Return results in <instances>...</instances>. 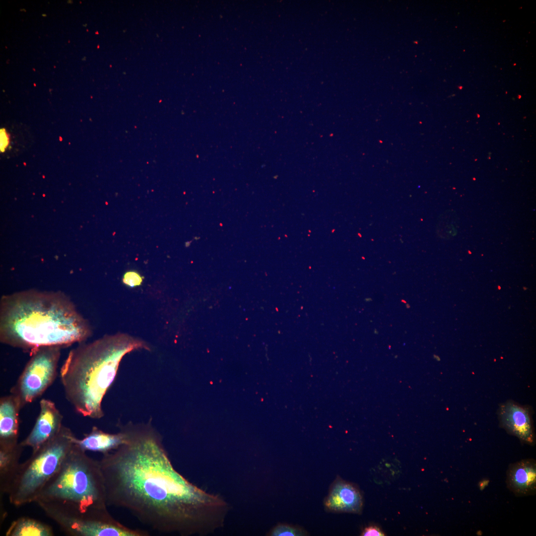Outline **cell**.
<instances>
[{
	"label": "cell",
	"mask_w": 536,
	"mask_h": 536,
	"mask_svg": "<svg viewBox=\"0 0 536 536\" xmlns=\"http://www.w3.org/2000/svg\"><path fill=\"white\" fill-rule=\"evenodd\" d=\"M34 503L59 527L109 513L99 461L73 443Z\"/></svg>",
	"instance_id": "4"
},
{
	"label": "cell",
	"mask_w": 536,
	"mask_h": 536,
	"mask_svg": "<svg viewBox=\"0 0 536 536\" xmlns=\"http://www.w3.org/2000/svg\"><path fill=\"white\" fill-rule=\"evenodd\" d=\"M126 441V432L121 427L118 433H109L93 426L90 432L84 434L82 439H78L75 436L73 438V443L83 451L100 452L103 454L117 449Z\"/></svg>",
	"instance_id": "12"
},
{
	"label": "cell",
	"mask_w": 536,
	"mask_h": 536,
	"mask_svg": "<svg viewBox=\"0 0 536 536\" xmlns=\"http://www.w3.org/2000/svg\"><path fill=\"white\" fill-rule=\"evenodd\" d=\"M91 327L69 297L60 290L25 289L0 300V341L29 353L43 347L85 342Z\"/></svg>",
	"instance_id": "2"
},
{
	"label": "cell",
	"mask_w": 536,
	"mask_h": 536,
	"mask_svg": "<svg viewBox=\"0 0 536 536\" xmlns=\"http://www.w3.org/2000/svg\"><path fill=\"white\" fill-rule=\"evenodd\" d=\"M123 281L126 285L133 287L140 285L142 281V278L138 273L130 271L125 273Z\"/></svg>",
	"instance_id": "15"
},
{
	"label": "cell",
	"mask_w": 536,
	"mask_h": 536,
	"mask_svg": "<svg viewBox=\"0 0 536 536\" xmlns=\"http://www.w3.org/2000/svg\"><path fill=\"white\" fill-rule=\"evenodd\" d=\"M363 503L359 490L340 478L336 479L332 484L324 501L326 509L330 511L356 514L361 513Z\"/></svg>",
	"instance_id": "10"
},
{
	"label": "cell",
	"mask_w": 536,
	"mask_h": 536,
	"mask_svg": "<svg viewBox=\"0 0 536 536\" xmlns=\"http://www.w3.org/2000/svg\"><path fill=\"white\" fill-rule=\"evenodd\" d=\"M121 427L126 442L98 461L108 506L125 509L161 533L205 536L224 526L228 504L175 469L150 423Z\"/></svg>",
	"instance_id": "1"
},
{
	"label": "cell",
	"mask_w": 536,
	"mask_h": 536,
	"mask_svg": "<svg viewBox=\"0 0 536 536\" xmlns=\"http://www.w3.org/2000/svg\"><path fill=\"white\" fill-rule=\"evenodd\" d=\"M508 488L515 495L534 494L536 490V463L534 459H524L509 467L506 475Z\"/></svg>",
	"instance_id": "11"
},
{
	"label": "cell",
	"mask_w": 536,
	"mask_h": 536,
	"mask_svg": "<svg viewBox=\"0 0 536 536\" xmlns=\"http://www.w3.org/2000/svg\"><path fill=\"white\" fill-rule=\"evenodd\" d=\"M74 436L70 429L63 425L55 437L20 464L7 494L12 505L18 507L34 503L72 448Z\"/></svg>",
	"instance_id": "5"
},
{
	"label": "cell",
	"mask_w": 536,
	"mask_h": 536,
	"mask_svg": "<svg viewBox=\"0 0 536 536\" xmlns=\"http://www.w3.org/2000/svg\"><path fill=\"white\" fill-rule=\"evenodd\" d=\"M40 412L35 423L28 436L20 443L35 452L43 444L55 437L63 425V416L55 403L51 400L40 401Z\"/></svg>",
	"instance_id": "7"
},
{
	"label": "cell",
	"mask_w": 536,
	"mask_h": 536,
	"mask_svg": "<svg viewBox=\"0 0 536 536\" xmlns=\"http://www.w3.org/2000/svg\"><path fill=\"white\" fill-rule=\"evenodd\" d=\"M6 536H53L51 526L40 521L27 517H20L12 522Z\"/></svg>",
	"instance_id": "13"
},
{
	"label": "cell",
	"mask_w": 536,
	"mask_h": 536,
	"mask_svg": "<svg viewBox=\"0 0 536 536\" xmlns=\"http://www.w3.org/2000/svg\"><path fill=\"white\" fill-rule=\"evenodd\" d=\"M362 536H385L384 533L377 527L371 526L366 527L363 530Z\"/></svg>",
	"instance_id": "16"
},
{
	"label": "cell",
	"mask_w": 536,
	"mask_h": 536,
	"mask_svg": "<svg viewBox=\"0 0 536 536\" xmlns=\"http://www.w3.org/2000/svg\"><path fill=\"white\" fill-rule=\"evenodd\" d=\"M150 350L144 341L126 334L106 335L90 343H78L60 370L66 399L76 412L99 419L103 399L113 383L123 357L138 349Z\"/></svg>",
	"instance_id": "3"
},
{
	"label": "cell",
	"mask_w": 536,
	"mask_h": 536,
	"mask_svg": "<svg viewBox=\"0 0 536 536\" xmlns=\"http://www.w3.org/2000/svg\"><path fill=\"white\" fill-rule=\"evenodd\" d=\"M62 347L47 346L30 352V358L11 388L21 408L43 395L56 378Z\"/></svg>",
	"instance_id": "6"
},
{
	"label": "cell",
	"mask_w": 536,
	"mask_h": 536,
	"mask_svg": "<svg viewBox=\"0 0 536 536\" xmlns=\"http://www.w3.org/2000/svg\"><path fill=\"white\" fill-rule=\"evenodd\" d=\"M499 417L502 426L510 434L529 445L535 443V433L529 410L514 402L502 404Z\"/></svg>",
	"instance_id": "8"
},
{
	"label": "cell",
	"mask_w": 536,
	"mask_h": 536,
	"mask_svg": "<svg viewBox=\"0 0 536 536\" xmlns=\"http://www.w3.org/2000/svg\"><path fill=\"white\" fill-rule=\"evenodd\" d=\"M307 533L301 528L286 524H280L274 527L269 535L272 536H301Z\"/></svg>",
	"instance_id": "14"
},
{
	"label": "cell",
	"mask_w": 536,
	"mask_h": 536,
	"mask_svg": "<svg viewBox=\"0 0 536 536\" xmlns=\"http://www.w3.org/2000/svg\"><path fill=\"white\" fill-rule=\"evenodd\" d=\"M20 405L15 397L10 394L0 399V451H9L18 448Z\"/></svg>",
	"instance_id": "9"
}]
</instances>
